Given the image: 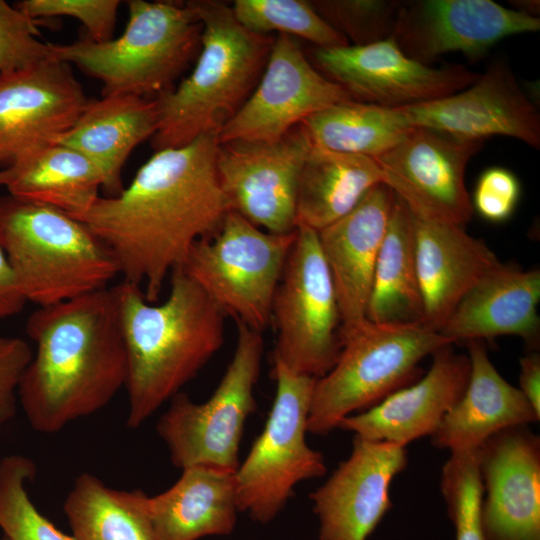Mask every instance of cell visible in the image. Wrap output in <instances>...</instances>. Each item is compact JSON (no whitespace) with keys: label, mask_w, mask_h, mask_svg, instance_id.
Listing matches in <instances>:
<instances>
[{"label":"cell","mask_w":540,"mask_h":540,"mask_svg":"<svg viewBox=\"0 0 540 540\" xmlns=\"http://www.w3.org/2000/svg\"><path fill=\"white\" fill-rule=\"evenodd\" d=\"M218 135L155 153L115 196H99L78 218L114 253L123 281L155 303L192 247L212 237L230 211L216 158Z\"/></svg>","instance_id":"1"},{"label":"cell","mask_w":540,"mask_h":540,"mask_svg":"<svg viewBox=\"0 0 540 540\" xmlns=\"http://www.w3.org/2000/svg\"><path fill=\"white\" fill-rule=\"evenodd\" d=\"M26 332L36 349L17 395L35 431L59 432L125 387L127 354L114 286L38 307Z\"/></svg>","instance_id":"2"},{"label":"cell","mask_w":540,"mask_h":540,"mask_svg":"<svg viewBox=\"0 0 540 540\" xmlns=\"http://www.w3.org/2000/svg\"><path fill=\"white\" fill-rule=\"evenodd\" d=\"M127 354L126 425L140 427L208 363L224 343L226 316L181 268L159 304L141 287L114 286Z\"/></svg>","instance_id":"3"},{"label":"cell","mask_w":540,"mask_h":540,"mask_svg":"<svg viewBox=\"0 0 540 540\" xmlns=\"http://www.w3.org/2000/svg\"><path fill=\"white\" fill-rule=\"evenodd\" d=\"M187 3L202 25L199 57L188 77L155 97L156 151L184 146L202 135H218L254 91L274 42V37L242 26L228 4Z\"/></svg>","instance_id":"4"},{"label":"cell","mask_w":540,"mask_h":540,"mask_svg":"<svg viewBox=\"0 0 540 540\" xmlns=\"http://www.w3.org/2000/svg\"><path fill=\"white\" fill-rule=\"evenodd\" d=\"M0 245L27 302L49 306L109 287L120 275L109 246L54 207L0 197Z\"/></svg>","instance_id":"5"},{"label":"cell","mask_w":540,"mask_h":540,"mask_svg":"<svg viewBox=\"0 0 540 540\" xmlns=\"http://www.w3.org/2000/svg\"><path fill=\"white\" fill-rule=\"evenodd\" d=\"M124 32L105 42L86 37L50 43L52 58L77 66L102 83V96L147 98L173 88L200 51L202 25L186 2L128 1Z\"/></svg>","instance_id":"6"},{"label":"cell","mask_w":540,"mask_h":540,"mask_svg":"<svg viewBox=\"0 0 540 540\" xmlns=\"http://www.w3.org/2000/svg\"><path fill=\"white\" fill-rule=\"evenodd\" d=\"M339 339L334 366L313 389L307 432L315 435L329 434L347 416L416 382L421 378V360L453 344L424 324L369 320L340 333Z\"/></svg>","instance_id":"7"},{"label":"cell","mask_w":540,"mask_h":540,"mask_svg":"<svg viewBox=\"0 0 540 540\" xmlns=\"http://www.w3.org/2000/svg\"><path fill=\"white\" fill-rule=\"evenodd\" d=\"M233 357L213 394L195 403L179 392L159 418L156 431L166 444L172 464L235 472L245 423L256 410L254 388L260 375L262 333L236 321Z\"/></svg>","instance_id":"8"},{"label":"cell","mask_w":540,"mask_h":540,"mask_svg":"<svg viewBox=\"0 0 540 540\" xmlns=\"http://www.w3.org/2000/svg\"><path fill=\"white\" fill-rule=\"evenodd\" d=\"M276 393L265 426L235 471L239 512L256 522L273 520L296 485L321 477V452L306 442L307 420L316 378L299 375L273 361Z\"/></svg>","instance_id":"9"},{"label":"cell","mask_w":540,"mask_h":540,"mask_svg":"<svg viewBox=\"0 0 540 540\" xmlns=\"http://www.w3.org/2000/svg\"><path fill=\"white\" fill-rule=\"evenodd\" d=\"M295 237L296 231L270 233L229 211L212 237L192 247L181 268L226 317L262 333L271 324L273 298Z\"/></svg>","instance_id":"10"},{"label":"cell","mask_w":540,"mask_h":540,"mask_svg":"<svg viewBox=\"0 0 540 540\" xmlns=\"http://www.w3.org/2000/svg\"><path fill=\"white\" fill-rule=\"evenodd\" d=\"M296 229L272 303L271 324L277 333L273 361L318 379L338 358L340 313L317 232Z\"/></svg>","instance_id":"11"},{"label":"cell","mask_w":540,"mask_h":540,"mask_svg":"<svg viewBox=\"0 0 540 540\" xmlns=\"http://www.w3.org/2000/svg\"><path fill=\"white\" fill-rule=\"evenodd\" d=\"M312 145L302 124L272 142L219 143L216 168L229 210L270 233L296 231L298 179Z\"/></svg>","instance_id":"12"},{"label":"cell","mask_w":540,"mask_h":540,"mask_svg":"<svg viewBox=\"0 0 540 540\" xmlns=\"http://www.w3.org/2000/svg\"><path fill=\"white\" fill-rule=\"evenodd\" d=\"M482 146L480 141L412 127L398 144L373 159L383 183L414 216L464 227L474 212L465 171Z\"/></svg>","instance_id":"13"},{"label":"cell","mask_w":540,"mask_h":540,"mask_svg":"<svg viewBox=\"0 0 540 540\" xmlns=\"http://www.w3.org/2000/svg\"><path fill=\"white\" fill-rule=\"evenodd\" d=\"M315 68L356 101L389 108L449 96L471 85L478 73L460 64L432 67L403 53L393 36L363 46L315 48Z\"/></svg>","instance_id":"14"},{"label":"cell","mask_w":540,"mask_h":540,"mask_svg":"<svg viewBox=\"0 0 540 540\" xmlns=\"http://www.w3.org/2000/svg\"><path fill=\"white\" fill-rule=\"evenodd\" d=\"M348 100L354 99L308 61L293 37L278 35L257 86L218 141H276L307 117Z\"/></svg>","instance_id":"15"},{"label":"cell","mask_w":540,"mask_h":540,"mask_svg":"<svg viewBox=\"0 0 540 540\" xmlns=\"http://www.w3.org/2000/svg\"><path fill=\"white\" fill-rule=\"evenodd\" d=\"M88 101L71 65L62 61L0 74V167L57 144Z\"/></svg>","instance_id":"16"},{"label":"cell","mask_w":540,"mask_h":540,"mask_svg":"<svg viewBox=\"0 0 540 540\" xmlns=\"http://www.w3.org/2000/svg\"><path fill=\"white\" fill-rule=\"evenodd\" d=\"M411 127L483 142L500 135L540 148V114L503 60H494L468 87L432 101L399 107Z\"/></svg>","instance_id":"17"},{"label":"cell","mask_w":540,"mask_h":540,"mask_svg":"<svg viewBox=\"0 0 540 540\" xmlns=\"http://www.w3.org/2000/svg\"><path fill=\"white\" fill-rule=\"evenodd\" d=\"M539 29V17L491 0H417L403 1L392 36L405 55L428 64L451 52L479 58L506 37Z\"/></svg>","instance_id":"18"},{"label":"cell","mask_w":540,"mask_h":540,"mask_svg":"<svg viewBox=\"0 0 540 540\" xmlns=\"http://www.w3.org/2000/svg\"><path fill=\"white\" fill-rule=\"evenodd\" d=\"M407 464L406 447L354 435L348 458L309 495L319 540H366L392 508L391 482Z\"/></svg>","instance_id":"19"},{"label":"cell","mask_w":540,"mask_h":540,"mask_svg":"<svg viewBox=\"0 0 540 540\" xmlns=\"http://www.w3.org/2000/svg\"><path fill=\"white\" fill-rule=\"evenodd\" d=\"M484 540H540V437L503 429L478 448Z\"/></svg>","instance_id":"20"},{"label":"cell","mask_w":540,"mask_h":540,"mask_svg":"<svg viewBox=\"0 0 540 540\" xmlns=\"http://www.w3.org/2000/svg\"><path fill=\"white\" fill-rule=\"evenodd\" d=\"M451 346L432 354V364L423 377L375 406L347 416L338 428L367 440L404 447L431 436L460 400L469 380L468 355L454 352Z\"/></svg>","instance_id":"21"},{"label":"cell","mask_w":540,"mask_h":540,"mask_svg":"<svg viewBox=\"0 0 540 540\" xmlns=\"http://www.w3.org/2000/svg\"><path fill=\"white\" fill-rule=\"evenodd\" d=\"M394 199L393 190L379 183L349 213L317 232L337 297L339 334L367 320L376 260Z\"/></svg>","instance_id":"22"},{"label":"cell","mask_w":540,"mask_h":540,"mask_svg":"<svg viewBox=\"0 0 540 540\" xmlns=\"http://www.w3.org/2000/svg\"><path fill=\"white\" fill-rule=\"evenodd\" d=\"M413 221L424 325L439 332L461 299L501 261L463 226L414 215Z\"/></svg>","instance_id":"23"},{"label":"cell","mask_w":540,"mask_h":540,"mask_svg":"<svg viewBox=\"0 0 540 540\" xmlns=\"http://www.w3.org/2000/svg\"><path fill=\"white\" fill-rule=\"evenodd\" d=\"M539 300L540 270L501 262L461 299L439 333L453 344L515 335L536 351Z\"/></svg>","instance_id":"24"},{"label":"cell","mask_w":540,"mask_h":540,"mask_svg":"<svg viewBox=\"0 0 540 540\" xmlns=\"http://www.w3.org/2000/svg\"><path fill=\"white\" fill-rule=\"evenodd\" d=\"M470 375L464 394L430 436L431 444L450 452L478 449L497 432L540 419L519 390L491 362L484 341L466 343Z\"/></svg>","instance_id":"25"},{"label":"cell","mask_w":540,"mask_h":540,"mask_svg":"<svg viewBox=\"0 0 540 540\" xmlns=\"http://www.w3.org/2000/svg\"><path fill=\"white\" fill-rule=\"evenodd\" d=\"M158 127L155 98L110 95L89 99L85 108L57 144L89 158L103 173L108 196L124 188L121 172L137 145L153 137Z\"/></svg>","instance_id":"26"},{"label":"cell","mask_w":540,"mask_h":540,"mask_svg":"<svg viewBox=\"0 0 540 540\" xmlns=\"http://www.w3.org/2000/svg\"><path fill=\"white\" fill-rule=\"evenodd\" d=\"M235 472L203 466L182 469L167 490L146 497L158 540H198L232 533L239 512Z\"/></svg>","instance_id":"27"},{"label":"cell","mask_w":540,"mask_h":540,"mask_svg":"<svg viewBox=\"0 0 540 540\" xmlns=\"http://www.w3.org/2000/svg\"><path fill=\"white\" fill-rule=\"evenodd\" d=\"M379 183L382 172L373 158L312 145L298 179L296 227L319 232L349 213Z\"/></svg>","instance_id":"28"},{"label":"cell","mask_w":540,"mask_h":540,"mask_svg":"<svg viewBox=\"0 0 540 540\" xmlns=\"http://www.w3.org/2000/svg\"><path fill=\"white\" fill-rule=\"evenodd\" d=\"M1 171L9 195L54 207L73 218L85 213L105 186L103 173L89 158L60 144Z\"/></svg>","instance_id":"29"},{"label":"cell","mask_w":540,"mask_h":540,"mask_svg":"<svg viewBox=\"0 0 540 540\" xmlns=\"http://www.w3.org/2000/svg\"><path fill=\"white\" fill-rule=\"evenodd\" d=\"M366 318L378 324H424L413 214L397 195L377 256Z\"/></svg>","instance_id":"30"},{"label":"cell","mask_w":540,"mask_h":540,"mask_svg":"<svg viewBox=\"0 0 540 540\" xmlns=\"http://www.w3.org/2000/svg\"><path fill=\"white\" fill-rule=\"evenodd\" d=\"M141 490L123 491L83 472L64 502L76 540H158Z\"/></svg>","instance_id":"31"},{"label":"cell","mask_w":540,"mask_h":540,"mask_svg":"<svg viewBox=\"0 0 540 540\" xmlns=\"http://www.w3.org/2000/svg\"><path fill=\"white\" fill-rule=\"evenodd\" d=\"M301 124L315 146L371 158L394 147L412 128L399 108L356 100L334 104Z\"/></svg>","instance_id":"32"},{"label":"cell","mask_w":540,"mask_h":540,"mask_svg":"<svg viewBox=\"0 0 540 540\" xmlns=\"http://www.w3.org/2000/svg\"><path fill=\"white\" fill-rule=\"evenodd\" d=\"M239 23L257 34L303 38L316 48L349 45L347 39L333 29L303 0H236L231 6Z\"/></svg>","instance_id":"33"},{"label":"cell","mask_w":540,"mask_h":540,"mask_svg":"<svg viewBox=\"0 0 540 540\" xmlns=\"http://www.w3.org/2000/svg\"><path fill=\"white\" fill-rule=\"evenodd\" d=\"M37 473L35 462L22 454L0 460V528L8 540H76L44 517L31 501L26 483Z\"/></svg>","instance_id":"34"},{"label":"cell","mask_w":540,"mask_h":540,"mask_svg":"<svg viewBox=\"0 0 540 540\" xmlns=\"http://www.w3.org/2000/svg\"><path fill=\"white\" fill-rule=\"evenodd\" d=\"M440 491L455 529V540H484L478 449L450 452L441 471Z\"/></svg>","instance_id":"35"},{"label":"cell","mask_w":540,"mask_h":540,"mask_svg":"<svg viewBox=\"0 0 540 540\" xmlns=\"http://www.w3.org/2000/svg\"><path fill=\"white\" fill-rule=\"evenodd\" d=\"M314 10L350 45L363 46L392 36L403 1L315 0Z\"/></svg>","instance_id":"36"},{"label":"cell","mask_w":540,"mask_h":540,"mask_svg":"<svg viewBox=\"0 0 540 540\" xmlns=\"http://www.w3.org/2000/svg\"><path fill=\"white\" fill-rule=\"evenodd\" d=\"M39 35L35 20L0 0V74L53 59L50 43Z\"/></svg>","instance_id":"37"},{"label":"cell","mask_w":540,"mask_h":540,"mask_svg":"<svg viewBox=\"0 0 540 540\" xmlns=\"http://www.w3.org/2000/svg\"><path fill=\"white\" fill-rule=\"evenodd\" d=\"M118 0H24L15 7L33 20L43 17L69 16L86 28V38L105 42L113 38Z\"/></svg>","instance_id":"38"},{"label":"cell","mask_w":540,"mask_h":540,"mask_svg":"<svg viewBox=\"0 0 540 540\" xmlns=\"http://www.w3.org/2000/svg\"><path fill=\"white\" fill-rule=\"evenodd\" d=\"M521 195L517 176L510 170L494 166L478 178L473 197V210L489 222L507 221L514 213Z\"/></svg>","instance_id":"39"},{"label":"cell","mask_w":540,"mask_h":540,"mask_svg":"<svg viewBox=\"0 0 540 540\" xmlns=\"http://www.w3.org/2000/svg\"><path fill=\"white\" fill-rule=\"evenodd\" d=\"M32 355L25 340L0 334V428L16 415L19 381Z\"/></svg>","instance_id":"40"},{"label":"cell","mask_w":540,"mask_h":540,"mask_svg":"<svg viewBox=\"0 0 540 540\" xmlns=\"http://www.w3.org/2000/svg\"><path fill=\"white\" fill-rule=\"evenodd\" d=\"M26 303L6 253L0 245V319L17 315Z\"/></svg>","instance_id":"41"},{"label":"cell","mask_w":540,"mask_h":540,"mask_svg":"<svg viewBox=\"0 0 540 540\" xmlns=\"http://www.w3.org/2000/svg\"><path fill=\"white\" fill-rule=\"evenodd\" d=\"M519 390L540 415V355L530 351L519 359Z\"/></svg>","instance_id":"42"},{"label":"cell","mask_w":540,"mask_h":540,"mask_svg":"<svg viewBox=\"0 0 540 540\" xmlns=\"http://www.w3.org/2000/svg\"><path fill=\"white\" fill-rule=\"evenodd\" d=\"M510 3L512 9L529 16L538 17L540 11V2L538 0H513Z\"/></svg>","instance_id":"43"},{"label":"cell","mask_w":540,"mask_h":540,"mask_svg":"<svg viewBox=\"0 0 540 540\" xmlns=\"http://www.w3.org/2000/svg\"><path fill=\"white\" fill-rule=\"evenodd\" d=\"M0 185H2V171H0Z\"/></svg>","instance_id":"44"},{"label":"cell","mask_w":540,"mask_h":540,"mask_svg":"<svg viewBox=\"0 0 540 540\" xmlns=\"http://www.w3.org/2000/svg\"><path fill=\"white\" fill-rule=\"evenodd\" d=\"M1 540H8V539H7L5 536H3V537L1 538Z\"/></svg>","instance_id":"45"}]
</instances>
